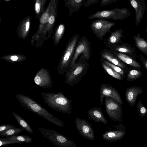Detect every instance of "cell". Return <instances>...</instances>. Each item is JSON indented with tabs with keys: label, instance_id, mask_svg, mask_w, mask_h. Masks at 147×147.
Listing matches in <instances>:
<instances>
[{
	"label": "cell",
	"instance_id": "6da1fadb",
	"mask_svg": "<svg viewBox=\"0 0 147 147\" xmlns=\"http://www.w3.org/2000/svg\"><path fill=\"white\" fill-rule=\"evenodd\" d=\"M18 102L23 108L44 117L57 126L64 127L63 122L30 97L22 94L16 95Z\"/></svg>",
	"mask_w": 147,
	"mask_h": 147
},
{
	"label": "cell",
	"instance_id": "7a4b0ae2",
	"mask_svg": "<svg viewBox=\"0 0 147 147\" xmlns=\"http://www.w3.org/2000/svg\"><path fill=\"white\" fill-rule=\"evenodd\" d=\"M40 94L44 101L49 107L65 114H71L72 100L61 92L57 93L42 92Z\"/></svg>",
	"mask_w": 147,
	"mask_h": 147
},
{
	"label": "cell",
	"instance_id": "3957f363",
	"mask_svg": "<svg viewBox=\"0 0 147 147\" xmlns=\"http://www.w3.org/2000/svg\"><path fill=\"white\" fill-rule=\"evenodd\" d=\"M83 55L66 72L65 83L71 86L79 82L89 68V63Z\"/></svg>",
	"mask_w": 147,
	"mask_h": 147
},
{
	"label": "cell",
	"instance_id": "277c9868",
	"mask_svg": "<svg viewBox=\"0 0 147 147\" xmlns=\"http://www.w3.org/2000/svg\"><path fill=\"white\" fill-rule=\"evenodd\" d=\"M79 39V36L76 34L71 37L69 41L59 65V71L61 74H64L69 68Z\"/></svg>",
	"mask_w": 147,
	"mask_h": 147
},
{
	"label": "cell",
	"instance_id": "5b68a950",
	"mask_svg": "<svg viewBox=\"0 0 147 147\" xmlns=\"http://www.w3.org/2000/svg\"><path fill=\"white\" fill-rule=\"evenodd\" d=\"M43 136L55 146L59 147H77L73 140L69 139L64 135L53 130L38 128Z\"/></svg>",
	"mask_w": 147,
	"mask_h": 147
},
{
	"label": "cell",
	"instance_id": "8992f818",
	"mask_svg": "<svg viewBox=\"0 0 147 147\" xmlns=\"http://www.w3.org/2000/svg\"><path fill=\"white\" fill-rule=\"evenodd\" d=\"M131 15L127 7L122 8H116L110 10L98 11L87 17L88 19L103 18L112 19L116 21L122 20Z\"/></svg>",
	"mask_w": 147,
	"mask_h": 147
},
{
	"label": "cell",
	"instance_id": "52a82bcc",
	"mask_svg": "<svg viewBox=\"0 0 147 147\" xmlns=\"http://www.w3.org/2000/svg\"><path fill=\"white\" fill-rule=\"evenodd\" d=\"M116 24L115 22L103 18H98L92 21L90 27L95 35L102 40L105 34Z\"/></svg>",
	"mask_w": 147,
	"mask_h": 147
},
{
	"label": "cell",
	"instance_id": "ba28073f",
	"mask_svg": "<svg viewBox=\"0 0 147 147\" xmlns=\"http://www.w3.org/2000/svg\"><path fill=\"white\" fill-rule=\"evenodd\" d=\"M105 101L106 111L110 118L115 122H122V105L111 97H105Z\"/></svg>",
	"mask_w": 147,
	"mask_h": 147
},
{
	"label": "cell",
	"instance_id": "9c48e42d",
	"mask_svg": "<svg viewBox=\"0 0 147 147\" xmlns=\"http://www.w3.org/2000/svg\"><path fill=\"white\" fill-rule=\"evenodd\" d=\"M91 53L90 42L86 36H83L78 40L69 68L76 62L78 57L81 55H83L87 60L88 61Z\"/></svg>",
	"mask_w": 147,
	"mask_h": 147
},
{
	"label": "cell",
	"instance_id": "30bf717a",
	"mask_svg": "<svg viewBox=\"0 0 147 147\" xmlns=\"http://www.w3.org/2000/svg\"><path fill=\"white\" fill-rule=\"evenodd\" d=\"M115 129L108 128V130L102 135L104 140L110 142H114L120 140L125 136L127 133L125 126L122 123L114 125Z\"/></svg>",
	"mask_w": 147,
	"mask_h": 147
},
{
	"label": "cell",
	"instance_id": "8fae6325",
	"mask_svg": "<svg viewBox=\"0 0 147 147\" xmlns=\"http://www.w3.org/2000/svg\"><path fill=\"white\" fill-rule=\"evenodd\" d=\"M106 97H111L121 105L123 103L118 91L110 84L103 83L101 84L99 89V98L101 106L103 105L104 98Z\"/></svg>",
	"mask_w": 147,
	"mask_h": 147
},
{
	"label": "cell",
	"instance_id": "7c38bea8",
	"mask_svg": "<svg viewBox=\"0 0 147 147\" xmlns=\"http://www.w3.org/2000/svg\"><path fill=\"white\" fill-rule=\"evenodd\" d=\"M75 123L77 129L82 136L90 140H95L93 129L89 122L77 117Z\"/></svg>",
	"mask_w": 147,
	"mask_h": 147
},
{
	"label": "cell",
	"instance_id": "4fadbf2b",
	"mask_svg": "<svg viewBox=\"0 0 147 147\" xmlns=\"http://www.w3.org/2000/svg\"><path fill=\"white\" fill-rule=\"evenodd\" d=\"M100 58L117 65L125 71L127 73L130 69L127 65L115 55L110 50L105 48L100 53Z\"/></svg>",
	"mask_w": 147,
	"mask_h": 147
},
{
	"label": "cell",
	"instance_id": "5bb4252c",
	"mask_svg": "<svg viewBox=\"0 0 147 147\" xmlns=\"http://www.w3.org/2000/svg\"><path fill=\"white\" fill-rule=\"evenodd\" d=\"M112 51L127 54L135 59L137 56L136 50L130 44L122 42L119 44L108 48Z\"/></svg>",
	"mask_w": 147,
	"mask_h": 147
},
{
	"label": "cell",
	"instance_id": "9a60e30c",
	"mask_svg": "<svg viewBox=\"0 0 147 147\" xmlns=\"http://www.w3.org/2000/svg\"><path fill=\"white\" fill-rule=\"evenodd\" d=\"M130 3L136 12L135 22L138 25L142 21L146 10L144 0H129Z\"/></svg>",
	"mask_w": 147,
	"mask_h": 147
},
{
	"label": "cell",
	"instance_id": "2e32d148",
	"mask_svg": "<svg viewBox=\"0 0 147 147\" xmlns=\"http://www.w3.org/2000/svg\"><path fill=\"white\" fill-rule=\"evenodd\" d=\"M143 92L140 86H134L127 88L125 91V98L126 102L131 106H134L136 102L137 96Z\"/></svg>",
	"mask_w": 147,
	"mask_h": 147
},
{
	"label": "cell",
	"instance_id": "e0dca14e",
	"mask_svg": "<svg viewBox=\"0 0 147 147\" xmlns=\"http://www.w3.org/2000/svg\"><path fill=\"white\" fill-rule=\"evenodd\" d=\"M124 31L121 29H117L111 32L106 40V46L108 48L122 42L121 38L123 37Z\"/></svg>",
	"mask_w": 147,
	"mask_h": 147
},
{
	"label": "cell",
	"instance_id": "ac0fdd59",
	"mask_svg": "<svg viewBox=\"0 0 147 147\" xmlns=\"http://www.w3.org/2000/svg\"><path fill=\"white\" fill-rule=\"evenodd\" d=\"M87 113L89 119L96 122H101L106 125L108 124L107 121L104 116L100 108L92 107L88 110Z\"/></svg>",
	"mask_w": 147,
	"mask_h": 147
},
{
	"label": "cell",
	"instance_id": "d6986e66",
	"mask_svg": "<svg viewBox=\"0 0 147 147\" xmlns=\"http://www.w3.org/2000/svg\"><path fill=\"white\" fill-rule=\"evenodd\" d=\"M112 52L124 63L139 70L141 69V65L140 63L131 56L121 53Z\"/></svg>",
	"mask_w": 147,
	"mask_h": 147
},
{
	"label": "cell",
	"instance_id": "ffe728a7",
	"mask_svg": "<svg viewBox=\"0 0 147 147\" xmlns=\"http://www.w3.org/2000/svg\"><path fill=\"white\" fill-rule=\"evenodd\" d=\"M65 6L69 11V16L75 12L78 11L85 0H64Z\"/></svg>",
	"mask_w": 147,
	"mask_h": 147
},
{
	"label": "cell",
	"instance_id": "44dd1931",
	"mask_svg": "<svg viewBox=\"0 0 147 147\" xmlns=\"http://www.w3.org/2000/svg\"><path fill=\"white\" fill-rule=\"evenodd\" d=\"M133 37L137 48L147 57V41L138 36H134Z\"/></svg>",
	"mask_w": 147,
	"mask_h": 147
},
{
	"label": "cell",
	"instance_id": "7402d4cb",
	"mask_svg": "<svg viewBox=\"0 0 147 147\" xmlns=\"http://www.w3.org/2000/svg\"><path fill=\"white\" fill-rule=\"evenodd\" d=\"M12 113L18 124L22 128L30 134L33 133V131L27 122L14 112L12 111Z\"/></svg>",
	"mask_w": 147,
	"mask_h": 147
},
{
	"label": "cell",
	"instance_id": "603a6c76",
	"mask_svg": "<svg viewBox=\"0 0 147 147\" xmlns=\"http://www.w3.org/2000/svg\"><path fill=\"white\" fill-rule=\"evenodd\" d=\"M54 0H50L45 11L42 13L40 19V25L41 27L47 24L50 16L51 9Z\"/></svg>",
	"mask_w": 147,
	"mask_h": 147
},
{
	"label": "cell",
	"instance_id": "cb8c5ba5",
	"mask_svg": "<svg viewBox=\"0 0 147 147\" xmlns=\"http://www.w3.org/2000/svg\"><path fill=\"white\" fill-rule=\"evenodd\" d=\"M100 61L102 67L109 75L120 80L124 79V78L122 76L105 64L101 59Z\"/></svg>",
	"mask_w": 147,
	"mask_h": 147
},
{
	"label": "cell",
	"instance_id": "d4e9b609",
	"mask_svg": "<svg viewBox=\"0 0 147 147\" xmlns=\"http://www.w3.org/2000/svg\"><path fill=\"white\" fill-rule=\"evenodd\" d=\"M143 74V72L138 69H129L127 73L126 80L128 81L135 80L140 78Z\"/></svg>",
	"mask_w": 147,
	"mask_h": 147
},
{
	"label": "cell",
	"instance_id": "484cf974",
	"mask_svg": "<svg viewBox=\"0 0 147 147\" xmlns=\"http://www.w3.org/2000/svg\"><path fill=\"white\" fill-rule=\"evenodd\" d=\"M22 128H13L9 129L5 131L0 133V136L1 137H10L20 133L23 131Z\"/></svg>",
	"mask_w": 147,
	"mask_h": 147
},
{
	"label": "cell",
	"instance_id": "4316f807",
	"mask_svg": "<svg viewBox=\"0 0 147 147\" xmlns=\"http://www.w3.org/2000/svg\"><path fill=\"white\" fill-rule=\"evenodd\" d=\"M100 59H101L108 66L114 69L116 72L120 74L124 78L125 77L127 72L122 68L117 65L113 64L101 58H100Z\"/></svg>",
	"mask_w": 147,
	"mask_h": 147
},
{
	"label": "cell",
	"instance_id": "83f0119b",
	"mask_svg": "<svg viewBox=\"0 0 147 147\" xmlns=\"http://www.w3.org/2000/svg\"><path fill=\"white\" fill-rule=\"evenodd\" d=\"M46 0H36L35 3V11L37 15H39L43 12L44 6Z\"/></svg>",
	"mask_w": 147,
	"mask_h": 147
},
{
	"label": "cell",
	"instance_id": "f1b7e54d",
	"mask_svg": "<svg viewBox=\"0 0 147 147\" xmlns=\"http://www.w3.org/2000/svg\"><path fill=\"white\" fill-rule=\"evenodd\" d=\"M10 139L18 141L21 142L29 144L32 142V139L27 135H14L8 137Z\"/></svg>",
	"mask_w": 147,
	"mask_h": 147
},
{
	"label": "cell",
	"instance_id": "f546056e",
	"mask_svg": "<svg viewBox=\"0 0 147 147\" xmlns=\"http://www.w3.org/2000/svg\"><path fill=\"white\" fill-rule=\"evenodd\" d=\"M138 113L139 116L143 117L147 114V109L143 105L141 100L139 101L137 105Z\"/></svg>",
	"mask_w": 147,
	"mask_h": 147
},
{
	"label": "cell",
	"instance_id": "4dcf8cb0",
	"mask_svg": "<svg viewBox=\"0 0 147 147\" xmlns=\"http://www.w3.org/2000/svg\"><path fill=\"white\" fill-rule=\"evenodd\" d=\"M22 143V142L18 141L14 139H10L9 138H0V146L15 143L20 144Z\"/></svg>",
	"mask_w": 147,
	"mask_h": 147
},
{
	"label": "cell",
	"instance_id": "1f68e13d",
	"mask_svg": "<svg viewBox=\"0 0 147 147\" xmlns=\"http://www.w3.org/2000/svg\"><path fill=\"white\" fill-rule=\"evenodd\" d=\"M65 30V26L61 24L58 26L55 34L56 39L57 42L59 41L63 36Z\"/></svg>",
	"mask_w": 147,
	"mask_h": 147
},
{
	"label": "cell",
	"instance_id": "d6a6232c",
	"mask_svg": "<svg viewBox=\"0 0 147 147\" xmlns=\"http://www.w3.org/2000/svg\"><path fill=\"white\" fill-rule=\"evenodd\" d=\"M14 125L9 124H4L0 125V133L5 131L11 128H16Z\"/></svg>",
	"mask_w": 147,
	"mask_h": 147
},
{
	"label": "cell",
	"instance_id": "836d02e7",
	"mask_svg": "<svg viewBox=\"0 0 147 147\" xmlns=\"http://www.w3.org/2000/svg\"><path fill=\"white\" fill-rule=\"evenodd\" d=\"M98 0H86L84 3L83 6L84 7H86L98 3Z\"/></svg>",
	"mask_w": 147,
	"mask_h": 147
},
{
	"label": "cell",
	"instance_id": "e575fe53",
	"mask_svg": "<svg viewBox=\"0 0 147 147\" xmlns=\"http://www.w3.org/2000/svg\"><path fill=\"white\" fill-rule=\"evenodd\" d=\"M117 0H101L100 3L101 6H104L114 3Z\"/></svg>",
	"mask_w": 147,
	"mask_h": 147
},
{
	"label": "cell",
	"instance_id": "d590c367",
	"mask_svg": "<svg viewBox=\"0 0 147 147\" xmlns=\"http://www.w3.org/2000/svg\"><path fill=\"white\" fill-rule=\"evenodd\" d=\"M139 59L142 63L145 69L147 70V59L144 58L141 55H139Z\"/></svg>",
	"mask_w": 147,
	"mask_h": 147
},
{
	"label": "cell",
	"instance_id": "8d00e7d4",
	"mask_svg": "<svg viewBox=\"0 0 147 147\" xmlns=\"http://www.w3.org/2000/svg\"><path fill=\"white\" fill-rule=\"evenodd\" d=\"M10 59L12 61H16L18 60V57L16 55L12 56L11 57Z\"/></svg>",
	"mask_w": 147,
	"mask_h": 147
},
{
	"label": "cell",
	"instance_id": "74e56055",
	"mask_svg": "<svg viewBox=\"0 0 147 147\" xmlns=\"http://www.w3.org/2000/svg\"><path fill=\"white\" fill-rule=\"evenodd\" d=\"M146 32L147 33V26L146 28Z\"/></svg>",
	"mask_w": 147,
	"mask_h": 147
}]
</instances>
